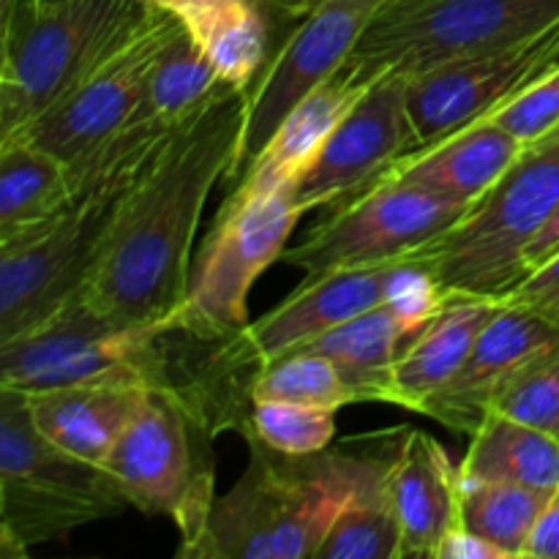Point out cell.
Returning <instances> with one entry per match:
<instances>
[{
	"label": "cell",
	"instance_id": "cell-13",
	"mask_svg": "<svg viewBox=\"0 0 559 559\" xmlns=\"http://www.w3.org/2000/svg\"><path fill=\"white\" fill-rule=\"evenodd\" d=\"M382 5L385 0H320L300 16L298 27L251 85L243 142L229 186L254 162L289 109L342 69Z\"/></svg>",
	"mask_w": 559,
	"mask_h": 559
},
{
	"label": "cell",
	"instance_id": "cell-32",
	"mask_svg": "<svg viewBox=\"0 0 559 559\" xmlns=\"http://www.w3.org/2000/svg\"><path fill=\"white\" fill-rule=\"evenodd\" d=\"M491 409L559 440V347L519 369L497 393Z\"/></svg>",
	"mask_w": 559,
	"mask_h": 559
},
{
	"label": "cell",
	"instance_id": "cell-21",
	"mask_svg": "<svg viewBox=\"0 0 559 559\" xmlns=\"http://www.w3.org/2000/svg\"><path fill=\"white\" fill-rule=\"evenodd\" d=\"M369 85L371 82L342 66L336 74L328 76L304 102L289 109L287 118L278 123L271 140L265 142V147L257 153L254 162L240 173V178L233 186L249 191H273L295 186V180L314 162L328 136L342 123L344 115L355 107V102L369 91Z\"/></svg>",
	"mask_w": 559,
	"mask_h": 559
},
{
	"label": "cell",
	"instance_id": "cell-23",
	"mask_svg": "<svg viewBox=\"0 0 559 559\" xmlns=\"http://www.w3.org/2000/svg\"><path fill=\"white\" fill-rule=\"evenodd\" d=\"M260 0H189L178 20L218 76L249 91L271 58V16Z\"/></svg>",
	"mask_w": 559,
	"mask_h": 559
},
{
	"label": "cell",
	"instance_id": "cell-25",
	"mask_svg": "<svg viewBox=\"0 0 559 559\" xmlns=\"http://www.w3.org/2000/svg\"><path fill=\"white\" fill-rule=\"evenodd\" d=\"M459 473L475 480L530 486L551 495L559 486V440L489 409L473 431Z\"/></svg>",
	"mask_w": 559,
	"mask_h": 559
},
{
	"label": "cell",
	"instance_id": "cell-36",
	"mask_svg": "<svg viewBox=\"0 0 559 559\" xmlns=\"http://www.w3.org/2000/svg\"><path fill=\"white\" fill-rule=\"evenodd\" d=\"M524 559H559V486L546 497V506L530 533Z\"/></svg>",
	"mask_w": 559,
	"mask_h": 559
},
{
	"label": "cell",
	"instance_id": "cell-30",
	"mask_svg": "<svg viewBox=\"0 0 559 559\" xmlns=\"http://www.w3.org/2000/svg\"><path fill=\"white\" fill-rule=\"evenodd\" d=\"M254 399H282V402L311 404V407L342 409L355 404L353 391L342 380L336 366L320 353L295 347L265 360L251 382Z\"/></svg>",
	"mask_w": 559,
	"mask_h": 559
},
{
	"label": "cell",
	"instance_id": "cell-38",
	"mask_svg": "<svg viewBox=\"0 0 559 559\" xmlns=\"http://www.w3.org/2000/svg\"><path fill=\"white\" fill-rule=\"evenodd\" d=\"M557 251H559V207L551 213L549 222H546L544 227L535 233V238L530 240L527 249H524V257H522L524 276H527V273H533L535 267L544 265L546 260H551Z\"/></svg>",
	"mask_w": 559,
	"mask_h": 559
},
{
	"label": "cell",
	"instance_id": "cell-16",
	"mask_svg": "<svg viewBox=\"0 0 559 559\" xmlns=\"http://www.w3.org/2000/svg\"><path fill=\"white\" fill-rule=\"evenodd\" d=\"M555 347H559V328L544 311L502 298L456 374L420 407V415L459 435H473L508 380Z\"/></svg>",
	"mask_w": 559,
	"mask_h": 559
},
{
	"label": "cell",
	"instance_id": "cell-35",
	"mask_svg": "<svg viewBox=\"0 0 559 559\" xmlns=\"http://www.w3.org/2000/svg\"><path fill=\"white\" fill-rule=\"evenodd\" d=\"M506 300L535 306V309L559 300V251L551 260H546L544 265L535 267L533 273H527V276L506 295Z\"/></svg>",
	"mask_w": 559,
	"mask_h": 559
},
{
	"label": "cell",
	"instance_id": "cell-1",
	"mask_svg": "<svg viewBox=\"0 0 559 559\" xmlns=\"http://www.w3.org/2000/svg\"><path fill=\"white\" fill-rule=\"evenodd\" d=\"M251 87L227 85L180 120L126 191L82 300L123 325H164L186 298L191 249L218 178L233 175Z\"/></svg>",
	"mask_w": 559,
	"mask_h": 559
},
{
	"label": "cell",
	"instance_id": "cell-42",
	"mask_svg": "<svg viewBox=\"0 0 559 559\" xmlns=\"http://www.w3.org/2000/svg\"><path fill=\"white\" fill-rule=\"evenodd\" d=\"M63 3V0H25V9L31 11H44V9H52V5Z\"/></svg>",
	"mask_w": 559,
	"mask_h": 559
},
{
	"label": "cell",
	"instance_id": "cell-20",
	"mask_svg": "<svg viewBox=\"0 0 559 559\" xmlns=\"http://www.w3.org/2000/svg\"><path fill=\"white\" fill-rule=\"evenodd\" d=\"M145 388L140 382H82L33 393L31 413L38 431L66 456L102 467L120 435L140 409Z\"/></svg>",
	"mask_w": 559,
	"mask_h": 559
},
{
	"label": "cell",
	"instance_id": "cell-39",
	"mask_svg": "<svg viewBox=\"0 0 559 559\" xmlns=\"http://www.w3.org/2000/svg\"><path fill=\"white\" fill-rule=\"evenodd\" d=\"M22 5H25V0H0V76H3L5 63H9L11 41H14Z\"/></svg>",
	"mask_w": 559,
	"mask_h": 559
},
{
	"label": "cell",
	"instance_id": "cell-8",
	"mask_svg": "<svg viewBox=\"0 0 559 559\" xmlns=\"http://www.w3.org/2000/svg\"><path fill=\"white\" fill-rule=\"evenodd\" d=\"M300 211L293 186L249 191L233 186L191 265L189 289L167 325L202 338L238 336L249 325V293L282 260Z\"/></svg>",
	"mask_w": 559,
	"mask_h": 559
},
{
	"label": "cell",
	"instance_id": "cell-40",
	"mask_svg": "<svg viewBox=\"0 0 559 559\" xmlns=\"http://www.w3.org/2000/svg\"><path fill=\"white\" fill-rule=\"evenodd\" d=\"M260 3H265L273 14L293 16V20H300L311 9L309 0H260Z\"/></svg>",
	"mask_w": 559,
	"mask_h": 559
},
{
	"label": "cell",
	"instance_id": "cell-37",
	"mask_svg": "<svg viewBox=\"0 0 559 559\" xmlns=\"http://www.w3.org/2000/svg\"><path fill=\"white\" fill-rule=\"evenodd\" d=\"M435 559H508L500 549L489 544V540L478 538V535L467 533L464 527H453L442 546L437 549Z\"/></svg>",
	"mask_w": 559,
	"mask_h": 559
},
{
	"label": "cell",
	"instance_id": "cell-2",
	"mask_svg": "<svg viewBox=\"0 0 559 559\" xmlns=\"http://www.w3.org/2000/svg\"><path fill=\"white\" fill-rule=\"evenodd\" d=\"M402 435L364 448L344 442L314 456H284L246 437L251 453L243 478L213 502L191 559H317L338 513L369 478L393 462Z\"/></svg>",
	"mask_w": 559,
	"mask_h": 559
},
{
	"label": "cell",
	"instance_id": "cell-17",
	"mask_svg": "<svg viewBox=\"0 0 559 559\" xmlns=\"http://www.w3.org/2000/svg\"><path fill=\"white\" fill-rule=\"evenodd\" d=\"M399 260L380 265L342 267L325 276L304 278L298 289L284 304L267 311L260 320L249 322L243 331L251 353L260 364L314 342L322 333L344 325L353 317L385 304V289Z\"/></svg>",
	"mask_w": 559,
	"mask_h": 559
},
{
	"label": "cell",
	"instance_id": "cell-3",
	"mask_svg": "<svg viewBox=\"0 0 559 559\" xmlns=\"http://www.w3.org/2000/svg\"><path fill=\"white\" fill-rule=\"evenodd\" d=\"M175 126H129L107 167L63 211L0 238V344L47 322L82 293L126 191Z\"/></svg>",
	"mask_w": 559,
	"mask_h": 559
},
{
	"label": "cell",
	"instance_id": "cell-15",
	"mask_svg": "<svg viewBox=\"0 0 559 559\" xmlns=\"http://www.w3.org/2000/svg\"><path fill=\"white\" fill-rule=\"evenodd\" d=\"M413 151L415 129L407 109V80L396 74L377 76L333 129L314 162L295 180V205L304 213L336 205Z\"/></svg>",
	"mask_w": 559,
	"mask_h": 559
},
{
	"label": "cell",
	"instance_id": "cell-4",
	"mask_svg": "<svg viewBox=\"0 0 559 559\" xmlns=\"http://www.w3.org/2000/svg\"><path fill=\"white\" fill-rule=\"evenodd\" d=\"M557 207L559 136L524 147L456 227L409 257L429 267L448 298H506L524 278V249Z\"/></svg>",
	"mask_w": 559,
	"mask_h": 559
},
{
	"label": "cell",
	"instance_id": "cell-10",
	"mask_svg": "<svg viewBox=\"0 0 559 559\" xmlns=\"http://www.w3.org/2000/svg\"><path fill=\"white\" fill-rule=\"evenodd\" d=\"M0 480L9 522L27 546L69 535L126 506L107 469L66 456L38 431L31 396L0 388Z\"/></svg>",
	"mask_w": 559,
	"mask_h": 559
},
{
	"label": "cell",
	"instance_id": "cell-18",
	"mask_svg": "<svg viewBox=\"0 0 559 559\" xmlns=\"http://www.w3.org/2000/svg\"><path fill=\"white\" fill-rule=\"evenodd\" d=\"M462 473L445 448L426 431H404L391 464V491L402 524L399 559L437 557V549L459 527Z\"/></svg>",
	"mask_w": 559,
	"mask_h": 559
},
{
	"label": "cell",
	"instance_id": "cell-29",
	"mask_svg": "<svg viewBox=\"0 0 559 559\" xmlns=\"http://www.w3.org/2000/svg\"><path fill=\"white\" fill-rule=\"evenodd\" d=\"M391 464L366 480L364 489L338 513L317 559H399L402 524L393 506Z\"/></svg>",
	"mask_w": 559,
	"mask_h": 559
},
{
	"label": "cell",
	"instance_id": "cell-14",
	"mask_svg": "<svg viewBox=\"0 0 559 559\" xmlns=\"http://www.w3.org/2000/svg\"><path fill=\"white\" fill-rule=\"evenodd\" d=\"M557 63L559 22L522 44L451 60L407 80V109L415 129L413 153L491 118Z\"/></svg>",
	"mask_w": 559,
	"mask_h": 559
},
{
	"label": "cell",
	"instance_id": "cell-33",
	"mask_svg": "<svg viewBox=\"0 0 559 559\" xmlns=\"http://www.w3.org/2000/svg\"><path fill=\"white\" fill-rule=\"evenodd\" d=\"M486 120H495L524 147H533L546 140L559 126V63L544 76L530 82L522 93H516L511 102L502 104Z\"/></svg>",
	"mask_w": 559,
	"mask_h": 559
},
{
	"label": "cell",
	"instance_id": "cell-44",
	"mask_svg": "<svg viewBox=\"0 0 559 559\" xmlns=\"http://www.w3.org/2000/svg\"><path fill=\"white\" fill-rule=\"evenodd\" d=\"M5 513H9V500H5V486H3V480H0V522H9V516H5Z\"/></svg>",
	"mask_w": 559,
	"mask_h": 559
},
{
	"label": "cell",
	"instance_id": "cell-26",
	"mask_svg": "<svg viewBox=\"0 0 559 559\" xmlns=\"http://www.w3.org/2000/svg\"><path fill=\"white\" fill-rule=\"evenodd\" d=\"M227 85L229 82L218 76L216 66L191 38L183 22L175 20L173 31L167 33L162 49L147 69L140 107L129 126L147 123V120L178 123Z\"/></svg>",
	"mask_w": 559,
	"mask_h": 559
},
{
	"label": "cell",
	"instance_id": "cell-27",
	"mask_svg": "<svg viewBox=\"0 0 559 559\" xmlns=\"http://www.w3.org/2000/svg\"><path fill=\"white\" fill-rule=\"evenodd\" d=\"M71 200L66 164L25 140L0 147V238L47 222Z\"/></svg>",
	"mask_w": 559,
	"mask_h": 559
},
{
	"label": "cell",
	"instance_id": "cell-19",
	"mask_svg": "<svg viewBox=\"0 0 559 559\" xmlns=\"http://www.w3.org/2000/svg\"><path fill=\"white\" fill-rule=\"evenodd\" d=\"M522 153V142L502 126L478 120L426 151L399 158L382 175L475 207Z\"/></svg>",
	"mask_w": 559,
	"mask_h": 559
},
{
	"label": "cell",
	"instance_id": "cell-31",
	"mask_svg": "<svg viewBox=\"0 0 559 559\" xmlns=\"http://www.w3.org/2000/svg\"><path fill=\"white\" fill-rule=\"evenodd\" d=\"M243 437H257L262 445L284 456H314L331 448L336 437V409L254 399Z\"/></svg>",
	"mask_w": 559,
	"mask_h": 559
},
{
	"label": "cell",
	"instance_id": "cell-9",
	"mask_svg": "<svg viewBox=\"0 0 559 559\" xmlns=\"http://www.w3.org/2000/svg\"><path fill=\"white\" fill-rule=\"evenodd\" d=\"M104 380L167 388V325H123L76 295L47 322L0 344V388L33 396Z\"/></svg>",
	"mask_w": 559,
	"mask_h": 559
},
{
	"label": "cell",
	"instance_id": "cell-28",
	"mask_svg": "<svg viewBox=\"0 0 559 559\" xmlns=\"http://www.w3.org/2000/svg\"><path fill=\"white\" fill-rule=\"evenodd\" d=\"M546 491L519 484L464 478L459 486V527L489 540L508 559H524L530 533L546 506Z\"/></svg>",
	"mask_w": 559,
	"mask_h": 559
},
{
	"label": "cell",
	"instance_id": "cell-5",
	"mask_svg": "<svg viewBox=\"0 0 559 559\" xmlns=\"http://www.w3.org/2000/svg\"><path fill=\"white\" fill-rule=\"evenodd\" d=\"M557 22L559 0H385L344 66L366 82L382 74L413 80L527 41Z\"/></svg>",
	"mask_w": 559,
	"mask_h": 559
},
{
	"label": "cell",
	"instance_id": "cell-6",
	"mask_svg": "<svg viewBox=\"0 0 559 559\" xmlns=\"http://www.w3.org/2000/svg\"><path fill=\"white\" fill-rule=\"evenodd\" d=\"M211 437V426L178 393L147 385L140 409L104 462L126 506L175 522L180 557L200 544L216 502Z\"/></svg>",
	"mask_w": 559,
	"mask_h": 559
},
{
	"label": "cell",
	"instance_id": "cell-43",
	"mask_svg": "<svg viewBox=\"0 0 559 559\" xmlns=\"http://www.w3.org/2000/svg\"><path fill=\"white\" fill-rule=\"evenodd\" d=\"M540 311H544V314L559 328V300H555V304H549V306H540Z\"/></svg>",
	"mask_w": 559,
	"mask_h": 559
},
{
	"label": "cell",
	"instance_id": "cell-46",
	"mask_svg": "<svg viewBox=\"0 0 559 559\" xmlns=\"http://www.w3.org/2000/svg\"><path fill=\"white\" fill-rule=\"evenodd\" d=\"M309 3H311V5H314V3H320V0H309Z\"/></svg>",
	"mask_w": 559,
	"mask_h": 559
},
{
	"label": "cell",
	"instance_id": "cell-34",
	"mask_svg": "<svg viewBox=\"0 0 559 559\" xmlns=\"http://www.w3.org/2000/svg\"><path fill=\"white\" fill-rule=\"evenodd\" d=\"M445 300L448 295L442 293V287L424 262H418L415 257H402L396 262L385 289V306H391L393 314L402 320L409 338L418 336L435 320Z\"/></svg>",
	"mask_w": 559,
	"mask_h": 559
},
{
	"label": "cell",
	"instance_id": "cell-7",
	"mask_svg": "<svg viewBox=\"0 0 559 559\" xmlns=\"http://www.w3.org/2000/svg\"><path fill=\"white\" fill-rule=\"evenodd\" d=\"M147 11L145 0H63L44 11L22 5L0 76V147L80 85Z\"/></svg>",
	"mask_w": 559,
	"mask_h": 559
},
{
	"label": "cell",
	"instance_id": "cell-24",
	"mask_svg": "<svg viewBox=\"0 0 559 559\" xmlns=\"http://www.w3.org/2000/svg\"><path fill=\"white\" fill-rule=\"evenodd\" d=\"M409 342L407 328L391 306L380 304L300 347L325 355L347 382L355 402L391 404L393 371Z\"/></svg>",
	"mask_w": 559,
	"mask_h": 559
},
{
	"label": "cell",
	"instance_id": "cell-12",
	"mask_svg": "<svg viewBox=\"0 0 559 559\" xmlns=\"http://www.w3.org/2000/svg\"><path fill=\"white\" fill-rule=\"evenodd\" d=\"M175 20L169 11L151 5L140 27L16 140L41 147L69 167L118 136L140 107L147 69Z\"/></svg>",
	"mask_w": 559,
	"mask_h": 559
},
{
	"label": "cell",
	"instance_id": "cell-11",
	"mask_svg": "<svg viewBox=\"0 0 559 559\" xmlns=\"http://www.w3.org/2000/svg\"><path fill=\"white\" fill-rule=\"evenodd\" d=\"M349 197L353 200L338 207L325 224L311 229L304 243L284 249L282 260L300 267L306 278L325 276L342 267L402 260L445 235L473 211L462 202L429 194L385 175Z\"/></svg>",
	"mask_w": 559,
	"mask_h": 559
},
{
	"label": "cell",
	"instance_id": "cell-41",
	"mask_svg": "<svg viewBox=\"0 0 559 559\" xmlns=\"http://www.w3.org/2000/svg\"><path fill=\"white\" fill-rule=\"evenodd\" d=\"M147 5H153V9H162V11H169V14H178L180 9H183L189 0H145Z\"/></svg>",
	"mask_w": 559,
	"mask_h": 559
},
{
	"label": "cell",
	"instance_id": "cell-45",
	"mask_svg": "<svg viewBox=\"0 0 559 559\" xmlns=\"http://www.w3.org/2000/svg\"><path fill=\"white\" fill-rule=\"evenodd\" d=\"M555 136H559V126H557V129H555V131H551V134H549V136H546V140H555ZM540 142H544V140H540Z\"/></svg>",
	"mask_w": 559,
	"mask_h": 559
},
{
	"label": "cell",
	"instance_id": "cell-22",
	"mask_svg": "<svg viewBox=\"0 0 559 559\" xmlns=\"http://www.w3.org/2000/svg\"><path fill=\"white\" fill-rule=\"evenodd\" d=\"M500 306L502 298L451 295L435 320L399 355L391 404L420 413V407L456 374Z\"/></svg>",
	"mask_w": 559,
	"mask_h": 559
}]
</instances>
